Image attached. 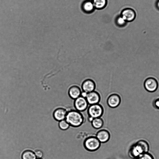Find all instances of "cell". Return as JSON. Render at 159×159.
I'll use <instances>...</instances> for the list:
<instances>
[{"label":"cell","instance_id":"cell-1","mask_svg":"<svg viewBox=\"0 0 159 159\" xmlns=\"http://www.w3.org/2000/svg\"><path fill=\"white\" fill-rule=\"evenodd\" d=\"M149 146L148 143L144 140H140L133 145L129 151L130 157L136 159L141 155L148 152Z\"/></svg>","mask_w":159,"mask_h":159},{"label":"cell","instance_id":"cell-2","mask_svg":"<svg viewBox=\"0 0 159 159\" xmlns=\"http://www.w3.org/2000/svg\"><path fill=\"white\" fill-rule=\"evenodd\" d=\"M65 120L70 126L77 128L83 124L84 117L81 112L76 110H71L67 112Z\"/></svg>","mask_w":159,"mask_h":159},{"label":"cell","instance_id":"cell-3","mask_svg":"<svg viewBox=\"0 0 159 159\" xmlns=\"http://www.w3.org/2000/svg\"><path fill=\"white\" fill-rule=\"evenodd\" d=\"M101 143L95 136H91L85 139L83 145L84 148L89 152H94L98 150L100 147Z\"/></svg>","mask_w":159,"mask_h":159},{"label":"cell","instance_id":"cell-4","mask_svg":"<svg viewBox=\"0 0 159 159\" xmlns=\"http://www.w3.org/2000/svg\"><path fill=\"white\" fill-rule=\"evenodd\" d=\"M87 111L89 116L95 118L101 117L103 113L104 110L101 105L97 103L89 105Z\"/></svg>","mask_w":159,"mask_h":159},{"label":"cell","instance_id":"cell-5","mask_svg":"<svg viewBox=\"0 0 159 159\" xmlns=\"http://www.w3.org/2000/svg\"><path fill=\"white\" fill-rule=\"evenodd\" d=\"M89 105L85 98L80 96L74 101V107L75 110L82 112L87 109Z\"/></svg>","mask_w":159,"mask_h":159},{"label":"cell","instance_id":"cell-6","mask_svg":"<svg viewBox=\"0 0 159 159\" xmlns=\"http://www.w3.org/2000/svg\"><path fill=\"white\" fill-rule=\"evenodd\" d=\"M144 86L147 91L150 92H153L157 89L158 84L155 78L149 77L147 78L144 81Z\"/></svg>","mask_w":159,"mask_h":159},{"label":"cell","instance_id":"cell-7","mask_svg":"<svg viewBox=\"0 0 159 159\" xmlns=\"http://www.w3.org/2000/svg\"><path fill=\"white\" fill-rule=\"evenodd\" d=\"M121 98L118 94H113L108 98L107 103L110 108H115L118 107L121 102Z\"/></svg>","mask_w":159,"mask_h":159},{"label":"cell","instance_id":"cell-8","mask_svg":"<svg viewBox=\"0 0 159 159\" xmlns=\"http://www.w3.org/2000/svg\"><path fill=\"white\" fill-rule=\"evenodd\" d=\"M120 16L127 22L133 21L136 16L134 11L131 8H126L123 9L121 11Z\"/></svg>","mask_w":159,"mask_h":159},{"label":"cell","instance_id":"cell-9","mask_svg":"<svg viewBox=\"0 0 159 159\" xmlns=\"http://www.w3.org/2000/svg\"><path fill=\"white\" fill-rule=\"evenodd\" d=\"M101 143L107 142L110 138V133L106 129H100L96 133L95 136Z\"/></svg>","mask_w":159,"mask_h":159},{"label":"cell","instance_id":"cell-10","mask_svg":"<svg viewBox=\"0 0 159 159\" xmlns=\"http://www.w3.org/2000/svg\"><path fill=\"white\" fill-rule=\"evenodd\" d=\"M89 105L99 103L100 100V96L98 93L93 91L88 93L86 98Z\"/></svg>","mask_w":159,"mask_h":159},{"label":"cell","instance_id":"cell-11","mask_svg":"<svg viewBox=\"0 0 159 159\" xmlns=\"http://www.w3.org/2000/svg\"><path fill=\"white\" fill-rule=\"evenodd\" d=\"M82 88L83 91L88 93L94 91L95 88V84L93 80L89 79H87L83 82Z\"/></svg>","mask_w":159,"mask_h":159},{"label":"cell","instance_id":"cell-12","mask_svg":"<svg viewBox=\"0 0 159 159\" xmlns=\"http://www.w3.org/2000/svg\"><path fill=\"white\" fill-rule=\"evenodd\" d=\"M81 91L80 88L76 85L71 87L68 90V94L72 99L75 100L80 96Z\"/></svg>","mask_w":159,"mask_h":159},{"label":"cell","instance_id":"cell-13","mask_svg":"<svg viewBox=\"0 0 159 159\" xmlns=\"http://www.w3.org/2000/svg\"><path fill=\"white\" fill-rule=\"evenodd\" d=\"M67 111L63 108H59L54 111L53 116L55 119L58 121L65 120Z\"/></svg>","mask_w":159,"mask_h":159},{"label":"cell","instance_id":"cell-14","mask_svg":"<svg viewBox=\"0 0 159 159\" xmlns=\"http://www.w3.org/2000/svg\"><path fill=\"white\" fill-rule=\"evenodd\" d=\"M81 7L83 11L87 13L93 12L95 9L92 1L90 0L84 1L82 4Z\"/></svg>","mask_w":159,"mask_h":159},{"label":"cell","instance_id":"cell-15","mask_svg":"<svg viewBox=\"0 0 159 159\" xmlns=\"http://www.w3.org/2000/svg\"><path fill=\"white\" fill-rule=\"evenodd\" d=\"M95 9L98 10L104 8L107 4V0H92Z\"/></svg>","mask_w":159,"mask_h":159},{"label":"cell","instance_id":"cell-16","mask_svg":"<svg viewBox=\"0 0 159 159\" xmlns=\"http://www.w3.org/2000/svg\"><path fill=\"white\" fill-rule=\"evenodd\" d=\"M91 123L93 127L96 129L101 128L104 124L103 120L101 117L93 118Z\"/></svg>","mask_w":159,"mask_h":159},{"label":"cell","instance_id":"cell-17","mask_svg":"<svg viewBox=\"0 0 159 159\" xmlns=\"http://www.w3.org/2000/svg\"><path fill=\"white\" fill-rule=\"evenodd\" d=\"M36 158L34 153L30 150L25 151L22 155V159H36Z\"/></svg>","mask_w":159,"mask_h":159},{"label":"cell","instance_id":"cell-18","mask_svg":"<svg viewBox=\"0 0 159 159\" xmlns=\"http://www.w3.org/2000/svg\"><path fill=\"white\" fill-rule=\"evenodd\" d=\"M127 22L120 15L118 16L116 19V25L120 27L125 26Z\"/></svg>","mask_w":159,"mask_h":159},{"label":"cell","instance_id":"cell-19","mask_svg":"<svg viewBox=\"0 0 159 159\" xmlns=\"http://www.w3.org/2000/svg\"><path fill=\"white\" fill-rule=\"evenodd\" d=\"M59 128L62 130H66L68 129L70 126L65 119L59 121Z\"/></svg>","mask_w":159,"mask_h":159},{"label":"cell","instance_id":"cell-20","mask_svg":"<svg viewBox=\"0 0 159 159\" xmlns=\"http://www.w3.org/2000/svg\"><path fill=\"white\" fill-rule=\"evenodd\" d=\"M136 159H154V158L151 154L147 152L141 155Z\"/></svg>","mask_w":159,"mask_h":159},{"label":"cell","instance_id":"cell-21","mask_svg":"<svg viewBox=\"0 0 159 159\" xmlns=\"http://www.w3.org/2000/svg\"><path fill=\"white\" fill-rule=\"evenodd\" d=\"M34 153L37 158H41L43 157V153L40 150H37Z\"/></svg>","mask_w":159,"mask_h":159},{"label":"cell","instance_id":"cell-22","mask_svg":"<svg viewBox=\"0 0 159 159\" xmlns=\"http://www.w3.org/2000/svg\"><path fill=\"white\" fill-rule=\"evenodd\" d=\"M153 105L154 107L159 109V98L156 99L153 101Z\"/></svg>","mask_w":159,"mask_h":159},{"label":"cell","instance_id":"cell-23","mask_svg":"<svg viewBox=\"0 0 159 159\" xmlns=\"http://www.w3.org/2000/svg\"><path fill=\"white\" fill-rule=\"evenodd\" d=\"M87 94H88L86 92H85L83 91V92H81V95H80V96L86 98L87 95Z\"/></svg>","mask_w":159,"mask_h":159},{"label":"cell","instance_id":"cell-24","mask_svg":"<svg viewBox=\"0 0 159 159\" xmlns=\"http://www.w3.org/2000/svg\"><path fill=\"white\" fill-rule=\"evenodd\" d=\"M157 6L159 8V1H158V2L157 3Z\"/></svg>","mask_w":159,"mask_h":159},{"label":"cell","instance_id":"cell-25","mask_svg":"<svg viewBox=\"0 0 159 159\" xmlns=\"http://www.w3.org/2000/svg\"><path fill=\"white\" fill-rule=\"evenodd\" d=\"M36 159H42V158H36Z\"/></svg>","mask_w":159,"mask_h":159}]
</instances>
